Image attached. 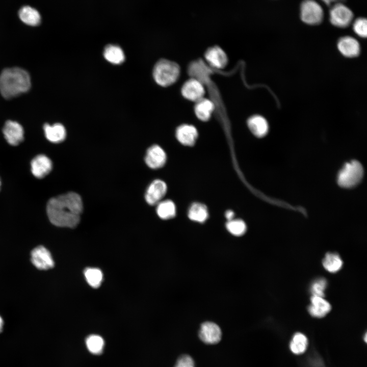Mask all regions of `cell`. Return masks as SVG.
<instances>
[{
  "label": "cell",
  "instance_id": "obj_15",
  "mask_svg": "<svg viewBox=\"0 0 367 367\" xmlns=\"http://www.w3.org/2000/svg\"><path fill=\"white\" fill-rule=\"evenodd\" d=\"M176 136L178 141L182 144L192 146L195 143L198 132L194 126L182 124L177 128Z\"/></svg>",
  "mask_w": 367,
  "mask_h": 367
},
{
  "label": "cell",
  "instance_id": "obj_21",
  "mask_svg": "<svg viewBox=\"0 0 367 367\" xmlns=\"http://www.w3.org/2000/svg\"><path fill=\"white\" fill-rule=\"evenodd\" d=\"M21 20L26 24L31 26L39 25L41 22V16L34 8L30 6L21 8L18 13Z\"/></svg>",
  "mask_w": 367,
  "mask_h": 367
},
{
  "label": "cell",
  "instance_id": "obj_23",
  "mask_svg": "<svg viewBox=\"0 0 367 367\" xmlns=\"http://www.w3.org/2000/svg\"><path fill=\"white\" fill-rule=\"evenodd\" d=\"M308 340L306 336L301 333L294 334L290 344L291 351L295 354L300 355L303 353L306 350Z\"/></svg>",
  "mask_w": 367,
  "mask_h": 367
},
{
  "label": "cell",
  "instance_id": "obj_33",
  "mask_svg": "<svg viewBox=\"0 0 367 367\" xmlns=\"http://www.w3.org/2000/svg\"><path fill=\"white\" fill-rule=\"evenodd\" d=\"M327 5H331L338 3H342L345 0H321Z\"/></svg>",
  "mask_w": 367,
  "mask_h": 367
},
{
  "label": "cell",
  "instance_id": "obj_29",
  "mask_svg": "<svg viewBox=\"0 0 367 367\" xmlns=\"http://www.w3.org/2000/svg\"><path fill=\"white\" fill-rule=\"evenodd\" d=\"M226 228L228 231L235 236H241L245 233L246 225L242 220H231L226 223Z\"/></svg>",
  "mask_w": 367,
  "mask_h": 367
},
{
  "label": "cell",
  "instance_id": "obj_32",
  "mask_svg": "<svg viewBox=\"0 0 367 367\" xmlns=\"http://www.w3.org/2000/svg\"><path fill=\"white\" fill-rule=\"evenodd\" d=\"M174 367H195L193 358L188 355H182L177 359Z\"/></svg>",
  "mask_w": 367,
  "mask_h": 367
},
{
  "label": "cell",
  "instance_id": "obj_31",
  "mask_svg": "<svg viewBox=\"0 0 367 367\" xmlns=\"http://www.w3.org/2000/svg\"><path fill=\"white\" fill-rule=\"evenodd\" d=\"M327 282L323 278L319 279L313 282L311 286V292L313 296L323 297Z\"/></svg>",
  "mask_w": 367,
  "mask_h": 367
},
{
  "label": "cell",
  "instance_id": "obj_17",
  "mask_svg": "<svg viewBox=\"0 0 367 367\" xmlns=\"http://www.w3.org/2000/svg\"><path fill=\"white\" fill-rule=\"evenodd\" d=\"M310 300L311 304L309 306L308 310L313 317L322 318L331 310L330 304L322 297L312 296Z\"/></svg>",
  "mask_w": 367,
  "mask_h": 367
},
{
  "label": "cell",
  "instance_id": "obj_19",
  "mask_svg": "<svg viewBox=\"0 0 367 367\" xmlns=\"http://www.w3.org/2000/svg\"><path fill=\"white\" fill-rule=\"evenodd\" d=\"M249 128L252 134L258 138L263 137L269 130V125L266 119L260 115H253L247 121Z\"/></svg>",
  "mask_w": 367,
  "mask_h": 367
},
{
  "label": "cell",
  "instance_id": "obj_7",
  "mask_svg": "<svg viewBox=\"0 0 367 367\" xmlns=\"http://www.w3.org/2000/svg\"><path fill=\"white\" fill-rule=\"evenodd\" d=\"M31 255L32 263L39 270H48L54 266V261L50 253L42 246L35 248Z\"/></svg>",
  "mask_w": 367,
  "mask_h": 367
},
{
  "label": "cell",
  "instance_id": "obj_13",
  "mask_svg": "<svg viewBox=\"0 0 367 367\" xmlns=\"http://www.w3.org/2000/svg\"><path fill=\"white\" fill-rule=\"evenodd\" d=\"M166 161V153L159 145H154L148 149L145 157V161L149 168H160L164 166Z\"/></svg>",
  "mask_w": 367,
  "mask_h": 367
},
{
  "label": "cell",
  "instance_id": "obj_34",
  "mask_svg": "<svg viewBox=\"0 0 367 367\" xmlns=\"http://www.w3.org/2000/svg\"><path fill=\"white\" fill-rule=\"evenodd\" d=\"M233 216L234 213L232 211L228 210L225 213V217L228 221L232 220Z\"/></svg>",
  "mask_w": 367,
  "mask_h": 367
},
{
  "label": "cell",
  "instance_id": "obj_3",
  "mask_svg": "<svg viewBox=\"0 0 367 367\" xmlns=\"http://www.w3.org/2000/svg\"><path fill=\"white\" fill-rule=\"evenodd\" d=\"M179 73L178 65L166 59L159 60L153 69L154 81L163 87H167L174 83L177 80Z\"/></svg>",
  "mask_w": 367,
  "mask_h": 367
},
{
  "label": "cell",
  "instance_id": "obj_36",
  "mask_svg": "<svg viewBox=\"0 0 367 367\" xmlns=\"http://www.w3.org/2000/svg\"><path fill=\"white\" fill-rule=\"evenodd\" d=\"M366 335H366V333H365V335H364V339L365 342H366V338H367Z\"/></svg>",
  "mask_w": 367,
  "mask_h": 367
},
{
  "label": "cell",
  "instance_id": "obj_1",
  "mask_svg": "<svg viewBox=\"0 0 367 367\" xmlns=\"http://www.w3.org/2000/svg\"><path fill=\"white\" fill-rule=\"evenodd\" d=\"M83 209L81 196L75 192L50 199L46 205V213L50 222L55 226L73 228L80 221Z\"/></svg>",
  "mask_w": 367,
  "mask_h": 367
},
{
  "label": "cell",
  "instance_id": "obj_6",
  "mask_svg": "<svg viewBox=\"0 0 367 367\" xmlns=\"http://www.w3.org/2000/svg\"><path fill=\"white\" fill-rule=\"evenodd\" d=\"M330 23L337 28H345L351 23L353 13L351 10L342 3L333 4L329 10Z\"/></svg>",
  "mask_w": 367,
  "mask_h": 367
},
{
  "label": "cell",
  "instance_id": "obj_20",
  "mask_svg": "<svg viewBox=\"0 0 367 367\" xmlns=\"http://www.w3.org/2000/svg\"><path fill=\"white\" fill-rule=\"evenodd\" d=\"M196 102L194 111L197 117L202 121H207L214 110V104L209 99L204 98Z\"/></svg>",
  "mask_w": 367,
  "mask_h": 367
},
{
  "label": "cell",
  "instance_id": "obj_9",
  "mask_svg": "<svg viewBox=\"0 0 367 367\" xmlns=\"http://www.w3.org/2000/svg\"><path fill=\"white\" fill-rule=\"evenodd\" d=\"M181 92L185 98L197 102L203 98L205 90L200 81L196 78H191L183 85Z\"/></svg>",
  "mask_w": 367,
  "mask_h": 367
},
{
  "label": "cell",
  "instance_id": "obj_30",
  "mask_svg": "<svg viewBox=\"0 0 367 367\" xmlns=\"http://www.w3.org/2000/svg\"><path fill=\"white\" fill-rule=\"evenodd\" d=\"M353 30L358 36L361 38H365L367 35L366 18L362 17L356 18L353 24Z\"/></svg>",
  "mask_w": 367,
  "mask_h": 367
},
{
  "label": "cell",
  "instance_id": "obj_37",
  "mask_svg": "<svg viewBox=\"0 0 367 367\" xmlns=\"http://www.w3.org/2000/svg\"><path fill=\"white\" fill-rule=\"evenodd\" d=\"M1 179H0V187H1Z\"/></svg>",
  "mask_w": 367,
  "mask_h": 367
},
{
  "label": "cell",
  "instance_id": "obj_16",
  "mask_svg": "<svg viewBox=\"0 0 367 367\" xmlns=\"http://www.w3.org/2000/svg\"><path fill=\"white\" fill-rule=\"evenodd\" d=\"M204 56L206 61L216 68H223L227 63L228 59L226 54L218 46L208 48Z\"/></svg>",
  "mask_w": 367,
  "mask_h": 367
},
{
  "label": "cell",
  "instance_id": "obj_2",
  "mask_svg": "<svg viewBox=\"0 0 367 367\" xmlns=\"http://www.w3.org/2000/svg\"><path fill=\"white\" fill-rule=\"evenodd\" d=\"M31 86L30 74L22 68H6L0 74V92L6 99L12 98L28 92Z\"/></svg>",
  "mask_w": 367,
  "mask_h": 367
},
{
  "label": "cell",
  "instance_id": "obj_14",
  "mask_svg": "<svg viewBox=\"0 0 367 367\" xmlns=\"http://www.w3.org/2000/svg\"><path fill=\"white\" fill-rule=\"evenodd\" d=\"M337 45L338 49L345 57L353 58L357 56L360 53V44L358 41L352 37H341L339 39Z\"/></svg>",
  "mask_w": 367,
  "mask_h": 367
},
{
  "label": "cell",
  "instance_id": "obj_18",
  "mask_svg": "<svg viewBox=\"0 0 367 367\" xmlns=\"http://www.w3.org/2000/svg\"><path fill=\"white\" fill-rule=\"evenodd\" d=\"M43 130L46 139L52 143H60L65 140L66 136V129L61 123L53 125L45 124Z\"/></svg>",
  "mask_w": 367,
  "mask_h": 367
},
{
  "label": "cell",
  "instance_id": "obj_35",
  "mask_svg": "<svg viewBox=\"0 0 367 367\" xmlns=\"http://www.w3.org/2000/svg\"><path fill=\"white\" fill-rule=\"evenodd\" d=\"M3 325H4V321H3L2 318L0 316V333L3 330Z\"/></svg>",
  "mask_w": 367,
  "mask_h": 367
},
{
  "label": "cell",
  "instance_id": "obj_4",
  "mask_svg": "<svg viewBox=\"0 0 367 367\" xmlns=\"http://www.w3.org/2000/svg\"><path fill=\"white\" fill-rule=\"evenodd\" d=\"M363 175L362 166L358 161H352L345 164L337 175L338 185L344 188H352L357 185Z\"/></svg>",
  "mask_w": 367,
  "mask_h": 367
},
{
  "label": "cell",
  "instance_id": "obj_5",
  "mask_svg": "<svg viewBox=\"0 0 367 367\" xmlns=\"http://www.w3.org/2000/svg\"><path fill=\"white\" fill-rule=\"evenodd\" d=\"M301 20L308 25H318L324 18L321 6L315 0H303L300 6Z\"/></svg>",
  "mask_w": 367,
  "mask_h": 367
},
{
  "label": "cell",
  "instance_id": "obj_10",
  "mask_svg": "<svg viewBox=\"0 0 367 367\" xmlns=\"http://www.w3.org/2000/svg\"><path fill=\"white\" fill-rule=\"evenodd\" d=\"M221 329L216 323L206 322L201 325L199 336L203 342L207 344H216L221 340Z\"/></svg>",
  "mask_w": 367,
  "mask_h": 367
},
{
  "label": "cell",
  "instance_id": "obj_24",
  "mask_svg": "<svg viewBox=\"0 0 367 367\" xmlns=\"http://www.w3.org/2000/svg\"><path fill=\"white\" fill-rule=\"evenodd\" d=\"M188 216L193 221L203 222L208 217L207 208L203 204L195 203L190 207Z\"/></svg>",
  "mask_w": 367,
  "mask_h": 367
},
{
  "label": "cell",
  "instance_id": "obj_26",
  "mask_svg": "<svg viewBox=\"0 0 367 367\" xmlns=\"http://www.w3.org/2000/svg\"><path fill=\"white\" fill-rule=\"evenodd\" d=\"M156 213L162 219H169L175 215L176 209L174 203L171 200H167L158 203Z\"/></svg>",
  "mask_w": 367,
  "mask_h": 367
},
{
  "label": "cell",
  "instance_id": "obj_22",
  "mask_svg": "<svg viewBox=\"0 0 367 367\" xmlns=\"http://www.w3.org/2000/svg\"><path fill=\"white\" fill-rule=\"evenodd\" d=\"M104 58L109 62L114 64H121L125 60L122 49L118 45L109 44L103 51Z\"/></svg>",
  "mask_w": 367,
  "mask_h": 367
},
{
  "label": "cell",
  "instance_id": "obj_8",
  "mask_svg": "<svg viewBox=\"0 0 367 367\" xmlns=\"http://www.w3.org/2000/svg\"><path fill=\"white\" fill-rule=\"evenodd\" d=\"M3 132L5 139L11 145L16 146L24 139V130L18 122L8 120L6 122Z\"/></svg>",
  "mask_w": 367,
  "mask_h": 367
},
{
  "label": "cell",
  "instance_id": "obj_28",
  "mask_svg": "<svg viewBox=\"0 0 367 367\" xmlns=\"http://www.w3.org/2000/svg\"><path fill=\"white\" fill-rule=\"evenodd\" d=\"M86 344L88 350L94 354H100L104 347L103 338L98 335H91L86 340Z\"/></svg>",
  "mask_w": 367,
  "mask_h": 367
},
{
  "label": "cell",
  "instance_id": "obj_25",
  "mask_svg": "<svg viewBox=\"0 0 367 367\" xmlns=\"http://www.w3.org/2000/svg\"><path fill=\"white\" fill-rule=\"evenodd\" d=\"M323 265L329 272L335 273L341 269L343 261L337 254L328 253L323 260Z\"/></svg>",
  "mask_w": 367,
  "mask_h": 367
},
{
  "label": "cell",
  "instance_id": "obj_12",
  "mask_svg": "<svg viewBox=\"0 0 367 367\" xmlns=\"http://www.w3.org/2000/svg\"><path fill=\"white\" fill-rule=\"evenodd\" d=\"M167 191V186L163 181L156 179L148 187L145 195L146 202L150 205L159 203Z\"/></svg>",
  "mask_w": 367,
  "mask_h": 367
},
{
  "label": "cell",
  "instance_id": "obj_11",
  "mask_svg": "<svg viewBox=\"0 0 367 367\" xmlns=\"http://www.w3.org/2000/svg\"><path fill=\"white\" fill-rule=\"evenodd\" d=\"M31 168L32 174L38 178H42L47 175L53 168L52 162L47 156L39 154L31 161Z\"/></svg>",
  "mask_w": 367,
  "mask_h": 367
},
{
  "label": "cell",
  "instance_id": "obj_27",
  "mask_svg": "<svg viewBox=\"0 0 367 367\" xmlns=\"http://www.w3.org/2000/svg\"><path fill=\"white\" fill-rule=\"evenodd\" d=\"M85 277L89 284L93 287L100 286L102 281L103 275L100 270L97 268H87L84 272Z\"/></svg>",
  "mask_w": 367,
  "mask_h": 367
}]
</instances>
